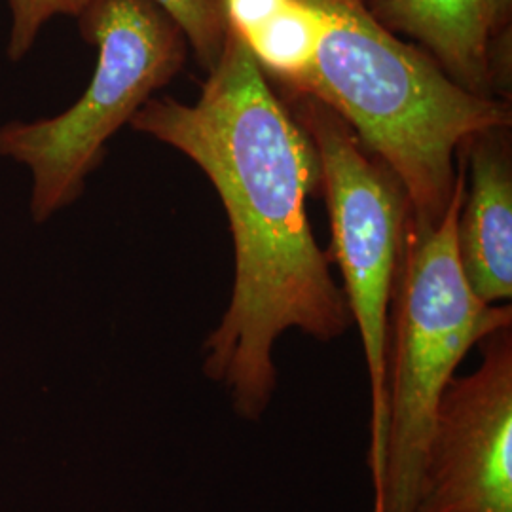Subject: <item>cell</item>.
<instances>
[{
	"instance_id": "obj_5",
	"label": "cell",
	"mask_w": 512,
	"mask_h": 512,
	"mask_svg": "<svg viewBox=\"0 0 512 512\" xmlns=\"http://www.w3.org/2000/svg\"><path fill=\"white\" fill-rule=\"evenodd\" d=\"M304 105L298 124L319 160L332 234L329 258L344 279L342 293L365 349L370 382L366 465L374 492L384 473L389 306L403 258L410 202L399 179L366 154L340 116L311 97Z\"/></svg>"
},
{
	"instance_id": "obj_6",
	"label": "cell",
	"mask_w": 512,
	"mask_h": 512,
	"mask_svg": "<svg viewBox=\"0 0 512 512\" xmlns=\"http://www.w3.org/2000/svg\"><path fill=\"white\" fill-rule=\"evenodd\" d=\"M440 397L412 512H512V325Z\"/></svg>"
},
{
	"instance_id": "obj_10",
	"label": "cell",
	"mask_w": 512,
	"mask_h": 512,
	"mask_svg": "<svg viewBox=\"0 0 512 512\" xmlns=\"http://www.w3.org/2000/svg\"><path fill=\"white\" fill-rule=\"evenodd\" d=\"M183 33L200 63L211 71L219 63L230 27L222 0H150Z\"/></svg>"
},
{
	"instance_id": "obj_13",
	"label": "cell",
	"mask_w": 512,
	"mask_h": 512,
	"mask_svg": "<svg viewBox=\"0 0 512 512\" xmlns=\"http://www.w3.org/2000/svg\"><path fill=\"white\" fill-rule=\"evenodd\" d=\"M512 0H490V14L494 23V33L503 31L511 19Z\"/></svg>"
},
{
	"instance_id": "obj_2",
	"label": "cell",
	"mask_w": 512,
	"mask_h": 512,
	"mask_svg": "<svg viewBox=\"0 0 512 512\" xmlns=\"http://www.w3.org/2000/svg\"><path fill=\"white\" fill-rule=\"evenodd\" d=\"M323 37L310 69L289 86L340 116L365 150L399 179L410 217L439 224L458 181L454 158L509 109L469 92L395 37L359 0H310Z\"/></svg>"
},
{
	"instance_id": "obj_14",
	"label": "cell",
	"mask_w": 512,
	"mask_h": 512,
	"mask_svg": "<svg viewBox=\"0 0 512 512\" xmlns=\"http://www.w3.org/2000/svg\"><path fill=\"white\" fill-rule=\"evenodd\" d=\"M359 2H363V4H365L366 8H368V2H372V0H359Z\"/></svg>"
},
{
	"instance_id": "obj_11",
	"label": "cell",
	"mask_w": 512,
	"mask_h": 512,
	"mask_svg": "<svg viewBox=\"0 0 512 512\" xmlns=\"http://www.w3.org/2000/svg\"><path fill=\"white\" fill-rule=\"evenodd\" d=\"M90 0H8L10 35L8 59L21 61L37 42L40 31L57 16L80 18Z\"/></svg>"
},
{
	"instance_id": "obj_3",
	"label": "cell",
	"mask_w": 512,
	"mask_h": 512,
	"mask_svg": "<svg viewBox=\"0 0 512 512\" xmlns=\"http://www.w3.org/2000/svg\"><path fill=\"white\" fill-rule=\"evenodd\" d=\"M465 164L439 224L408 219L389 306L384 473L372 512H412L440 397L467 351L512 325L509 304H486L465 281L456 226Z\"/></svg>"
},
{
	"instance_id": "obj_1",
	"label": "cell",
	"mask_w": 512,
	"mask_h": 512,
	"mask_svg": "<svg viewBox=\"0 0 512 512\" xmlns=\"http://www.w3.org/2000/svg\"><path fill=\"white\" fill-rule=\"evenodd\" d=\"M129 124L188 156L226 209L234 285L203 344V374L238 416L260 420L277 389L275 342L291 329L332 342L351 327L306 209L321 186L315 147L232 29L196 103L150 99Z\"/></svg>"
},
{
	"instance_id": "obj_8",
	"label": "cell",
	"mask_w": 512,
	"mask_h": 512,
	"mask_svg": "<svg viewBox=\"0 0 512 512\" xmlns=\"http://www.w3.org/2000/svg\"><path fill=\"white\" fill-rule=\"evenodd\" d=\"M385 29L420 40L444 73L469 92L490 97L494 23L490 0H372Z\"/></svg>"
},
{
	"instance_id": "obj_12",
	"label": "cell",
	"mask_w": 512,
	"mask_h": 512,
	"mask_svg": "<svg viewBox=\"0 0 512 512\" xmlns=\"http://www.w3.org/2000/svg\"><path fill=\"white\" fill-rule=\"evenodd\" d=\"M289 0H222L228 27L243 42L277 16Z\"/></svg>"
},
{
	"instance_id": "obj_7",
	"label": "cell",
	"mask_w": 512,
	"mask_h": 512,
	"mask_svg": "<svg viewBox=\"0 0 512 512\" xmlns=\"http://www.w3.org/2000/svg\"><path fill=\"white\" fill-rule=\"evenodd\" d=\"M501 131L482 133L463 147L471 190L465 188L456 226L461 272L486 304H505L512 296V167Z\"/></svg>"
},
{
	"instance_id": "obj_9",
	"label": "cell",
	"mask_w": 512,
	"mask_h": 512,
	"mask_svg": "<svg viewBox=\"0 0 512 512\" xmlns=\"http://www.w3.org/2000/svg\"><path fill=\"white\" fill-rule=\"evenodd\" d=\"M323 37V19L310 0H289L287 6L245 40L260 69L287 84L306 73Z\"/></svg>"
},
{
	"instance_id": "obj_4",
	"label": "cell",
	"mask_w": 512,
	"mask_h": 512,
	"mask_svg": "<svg viewBox=\"0 0 512 512\" xmlns=\"http://www.w3.org/2000/svg\"><path fill=\"white\" fill-rule=\"evenodd\" d=\"M80 27L97 48L90 86L54 118L0 126V156L33 175L31 215L50 219L76 202L110 137L181 71L186 40L150 0H90Z\"/></svg>"
}]
</instances>
